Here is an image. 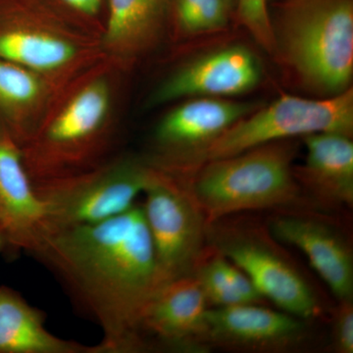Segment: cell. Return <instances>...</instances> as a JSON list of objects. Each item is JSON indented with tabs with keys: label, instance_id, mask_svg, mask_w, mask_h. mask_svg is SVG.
Here are the masks:
<instances>
[{
	"label": "cell",
	"instance_id": "1",
	"mask_svg": "<svg viewBox=\"0 0 353 353\" xmlns=\"http://www.w3.org/2000/svg\"><path fill=\"white\" fill-rule=\"evenodd\" d=\"M34 256L99 325L97 353L148 350L141 318L160 283L141 204L97 224L51 232Z\"/></svg>",
	"mask_w": 353,
	"mask_h": 353
},
{
	"label": "cell",
	"instance_id": "2",
	"mask_svg": "<svg viewBox=\"0 0 353 353\" xmlns=\"http://www.w3.org/2000/svg\"><path fill=\"white\" fill-rule=\"evenodd\" d=\"M124 73L105 57L57 88L38 129L21 148L32 185L88 170L114 157Z\"/></svg>",
	"mask_w": 353,
	"mask_h": 353
},
{
	"label": "cell",
	"instance_id": "3",
	"mask_svg": "<svg viewBox=\"0 0 353 353\" xmlns=\"http://www.w3.org/2000/svg\"><path fill=\"white\" fill-rule=\"evenodd\" d=\"M105 57L102 34L43 0H0V58L62 87Z\"/></svg>",
	"mask_w": 353,
	"mask_h": 353
},
{
	"label": "cell",
	"instance_id": "4",
	"mask_svg": "<svg viewBox=\"0 0 353 353\" xmlns=\"http://www.w3.org/2000/svg\"><path fill=\"white\" fill-rule=\"evenodd\" d=\"M275 31L277 55L311 90L334 95L353 75V0H288Z\"/></svg>",
	"mask_w": 353,
	"mask_h": 353
},
{
	"label": "cell",
	"instance_id": "5",
	"mask_svg": "<svg viewBox=\"0 0 353 353\" xmlns=\"http://www.w3.org/2000/svg\"><path fill=\"white\" fill-rule=\"evenodd\" d=\"M296 154L294 141L285 139L201 165L187 181L206 223L243 211L296 203Z\"/></svg>",
	"mask_w": 353,
	"mask_h": 353
},
{
	"label": "cell",
	"instance_id": "6",
	"mask_svg": "<svg viewBox=\"0 0 353 353\" xmlns=\"http://www.w3.org/2000/svg\"><path fill=\"white\" fill-rule=\"evenodd\" d=\"M150 172L145 157L114 155L88 170L34 183L48 234L97 224L129 210L143 194Z\"/></svg>",
	"mask_w": 353,
	"mask_h": 353
},
{
	"label": "cell",
	"instance_id": "7",
	"mask_svg": "<svg viewBox=\"0 0 353 353\" xmlns=\"http://www.w3.org/2000/svg\"><path fill=\"white\" fill-rule=\"evenodd\" d=\"M319 132L352 136V88L320 99L284 95L270 105L256 109L196 153L183 175L192 176L201 165L257 146Z\"/></svg>",
	"mask_w": 353,
	"mask_h": 353
},
{
	"label": "cell",
	"instance_id": "8",
	"mask_svg": "<svg viewBox=\"0 0 353 353\" xmlns=\"http://www.w3.org/2000/svg\"><path fill=\"white\" fill-rule=\"evenodd\" d=\"M143 194L141 208L154 248L160 287L192 275L205 252L208 223L187 179L152 166Z\"/></svg>",
	"mask_w": 353,
	"mask_h": 353
},
{
	"label": "cell",
	"instance_id": "9",
	"mask_svg": "<svg viewBox=\"0 0 353 353\" xmlns=\"http://www.w3.org/2000/svg\"><path fill=\"white\" fill-rule=\"evenodd\" d=\"M206 243L236 265L280 310L303 321L321 313L307 281L263 232L220 219L206 225Z\"/></svg>",
	"mask_w": 353,
	"mask_h": 353
},
{
	"label": "cell",
	"instance_id": "10",
	"mask_svg": "<svg viewBox=\"0 0 353 353\" xmlns=\"http://www.w3.org/2000/svg\"><path fill=\"white\" fill-rule=\"evenodd\" d=\"M259 108L254 102L190 97L159 121L153 134L154 152L145 160L159 170L182 175L196 153Z\"/></svg>",
	"mask_w": 353,
	"mask_h": 353
},
{
	"label": "cell",
	"instance_id": "11",
	"mask_svg": "<svg viewBox=\"0 0 353 353\" xmlns=\"http://www.w3.org/2000/svg\"><path fill=\"white\" fill-rule=\"evenodd\" d=\"M259 58L245 46H230L179 67L159 83L148 99L150 108L190 97H234L261 81Z\"/></svg>",
	"mask_w": 353,
	"mask_h": 353
},
{
	"label": "cell",
	"instance_id": "12",
	"mask_svg": "<svg viewBox=\"0 0 353 353\" xmlns=\"http://www.w3.org/2000/svg\"><path fill=\"white\" fill-rule=\"evenodd\" d=\"M305 334L303 320L259 303L208 308L202 347L281 352L296 347Z\"/></svg>",
	"mask_w": 353,
	"mask_h": 353
},
{
	"label": "cell",
	"instance_id": "13",
	"mask_svg": "<svg viewBox=\"0 0 353 353\" xmlns=\"http://www.w3.org/2000/svg\"><path fill=\"white\" fill-rule=\"evenodd\" d=\"M208 303L194 275L176 279L154 292L143 311L141 334L148 350H199Z\"/></svg>",
	"mask_w": 353,
	"mask_h": 353
},
{
	"label": "cell",
	"instance_id": "14",
	"mask_svg": "<svg viewBox=\"0 0 353 353\" xmlns=\"http://www.w3.org/2000/svg\"><path fill=\"white\" fill-rule=\"evenodd\" d=\"M0 230L7 252L34 255L48 236L46 211L23 163L21 148L0 134Z\"/></svg>",
	"mask_w": 353,
	"mask_h": 353
},
{
	"label": "cell",
	"instance_id": "15",
	"mask_svg": "<svg viewBox=\"0 0 353 353\" xmlns=\"http://www.w3.org/2000/svg\"><path fill=\"white\" fill-rule=\"evenodd\" d=\"M274 238L303 253L339 301H353V259L347 241L326 223L306 216L272 219Z\"/></svg>",
	"mask_w": 353,
	"mask_h": 353
},
{
	"label": "cell",
	"instance_id": "16",
	"mask_svg": "<svg viewBox=\"0 0 353 353\" xmlns=\"http://www.w3.org/2000/svg\"><path fill=\"white\" fill-rule=\"evenodd\" d=\"M172 0H106L105 57L129 71L161 43Z\"/></svg>",
	"mask_w": 353,
	"mask_h": 353
},
{
	"label": "cell",
	"instance_id": "17",
	"mask_svg": "<svg viewBox=\"0 0 353 353\" xmlns=\"http://www.w3.org/2000/svg\"><path fill=\"white\" fill-rule=\"evenodd\" d=\"M352 137L336 132H319L303 137L305 161L294 170L318 199L330 205L353 204V143Z\"/></svg>",
	"mask_w": 353,
	"mask_h": 353
},
{
	"label": "cell",
	"instance_id": "18",
	"mask_svg": "<svg viewBox=\"0 0 353 353\" xmlns=\"http://www.w3.org/2000/svg\"><path fill=\"white\" fill-rule=\"evenodd\" d=\"M57 88L36 72L0 58V134L22 148L38 129Z\"/></svg>",
	"mask_w": 353,
	"mask_h": 353
},
{
	"label": "cell",
	"instance_id": "19",
	"mask_svg": "<svg viewBox=\"0 0 353 353\" xmlns=\"http://www.w3.org/2000/svg\"><path fill=\"white\" fill-rule=\"evenodd\" d=\"M85 345L50 333L46 315L12 288L0 285V353H97Z\"/></svg>",
	"mask_w": 353,
	"mask_h": 353
},
{
	"label": "cell",
	"instance_id": "20",
	"mask_svg": "<svg viewBox=\"0 0 353 353\" xmlns=\"http://www.w3.org/2000/svg\"><path fill=\"white\" fill-rule=\"evenodd\" d=\"M204 252L192 275L208 304L214 307L259 303L263 297L248 276L233 262L211 250Z\"/></svg>",
	"mask_w": 353,
	"mask_h": 353
},
{
	"label": "cell",
	"instance_id": "21",
	"mask_svg": "<svg viewBox=\"0 0 353 353\" xmlns=\"http://www.w3.org/2000/svg\"><path fill=\"white\" fill-rule=\"evenodd\" d=\"M231 8L227 0H172L176 34L194 36L226 27Z\"/></svg>",
	"mask_w": 353,
	"mask_h": 353
},
{
	"label": "cell",
	"instance_id": "22",
	"mask_svg": "<svg viewBox=\"0 0 353 353\" xmlns=\"http://www.w3.org/2000/svg\"><path fill=\"white\" fill-rule=\"evenodd\" d=\"M268 0H236L241 24L265 51L277 55V41L267 6Z\"/></svg>",
	"mask_w": 353,
	"mask_h": 353
},
{
	"label": "cell",
	"instance_id": "23",
	"mask_svg": "<svg viewBox=\"0 0 353 353\" xmlns=\"http://www.w3.org/2000/svg\"><path fill=\"white\" fill-rule=\"evenodd\" d=\"M72 16L97 30L103 36L106 0H53Z\"/></svg>",
	"mask_w": 353,
	"mask_h": 353
},
{
	"label": "cell",
	"instance_id": "24",
	"mask_svg": "<svg viewBox=\"0 0 353 353\" xmlns=\"http://www.w3.org/2000/svg\"><path fill=\"white\" fill-rule=\"evenodd\" d=\"M334 352H353V301H339L333 324Z\"/></svg>",
	"mask_w": 353,
	"mask_h": 353
},
{
	"label": "cell",
	"instance_id": "25",
	"mask_svg": "<svg viewBox=\"0 0 353 353\" xmlns=\"http://www.w3.org/2000/svg\"><path fill=\"white\" fill-rule=\"evenodd\" d=\"M6 238H4L3 233H2L1 230H0V252H6Z\"/></svg>",
	"mask_w": 353,
	"mask_h": 353
},
{
	"label": "cell",
	"instance_id": "26",
	"mask_svg": "<svg viewBox=\"0 0 353 353\" xmlns=\"http://www.w3.org/2000/svg\"><path fill=\"white\" fill-rule=\"evenodd\" d=\"M228 2H229L230 6H232V4H234V2L236 1V0H227Z\"/></svg>",
	"mask_w": 353,
	"mask_h": 353
}]
</instances>
